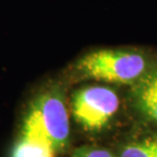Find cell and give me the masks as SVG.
Segmentation results:
<instances>
[{
    "mask_svg": "<svg viewBox=\"0 0 157 157\" xmlns=\"http://www.w3.org/2000/svg\"><path fill=\"white\" fill-rule=\"evenodd\" d=\"M64 80H49L33 91L10 157H56L70 143Z\"/></svg>",
    "mask_w": 157,
    "mask_h": 157,
    "instance_id": "6da1fadb",
    "label": "cell"
},
{
    "mask_svg": "<svg viewBox=\"0 0 157 157\" xmlns=\"http://www.w3.org/2000/svg\"><path fill=\"white\" fill-rule=\"evenodd\" d=\"M152 59L142 50L103 48L89 51L68 68V82L95 81L133 86L154 67Z\"/></svg>",
    "mask_w": 157,
    "mask_h": 157,
    "instance_id": "7a4b0ae2",
    "label": "cell"
},
{
    "mask_svg": "<svg viewBox=\"0 0 157 157\" xmlns=\"http://www.w3.org/2000/svg\"><path fill=\"white\" fill-rule=\"evenodd\" d=\"M119 96L106 85H86L71 95L70 108L84 131L97 134L107 128L119 109Z\"/></svg>",
    "mask_w": 157,
    "mask_h": 157,
    "instance_id": "3957f363",
    "label": "cell"
},
{
    "mask_svg": "<svg viewBox=\"0 0 157 157\" xmlns=\"http://www.w3.org/2000/svg\"><path fill=\"white\" fill-rule=\"evenodd\" d=\"M130 101L146 121L157 124V65L131 87Z\"/></svg>",
    "mask_w": 157,
    "mask_h": 157,
    "instance_id": "277c9868",
    "label": "cell"
},
{
    "mask_svg": "<svg viewBox=\"0 0 157 157\" xmlns=\"http://www.w3.org/2000/svg\"><path fill=\"white\" fill-rule=\"evenodd\" d=\"M121 157H157V139H147L125 146Z\"/></svg>",
    "mask_w": 157,
    "mask_h": 157,
    "instance_id": "5b68a950",
    "label": "cell"
},
{
    "mask_svg": "<svg viewBox=\"0 0 157 157\" xmlns=\"http://www.w3.org/2000/svg\"><path fill=\"white\" fill-rule=\"evenodd\" d=\"M71 157H114L108 150L98 147L83 146L78 147L73 152Z\"/></svg>",
    "mask_w": 157,
    "mask_h": 157,
    "instance_id": "8992f818",
    "label": "cell"
}]
</instances>
